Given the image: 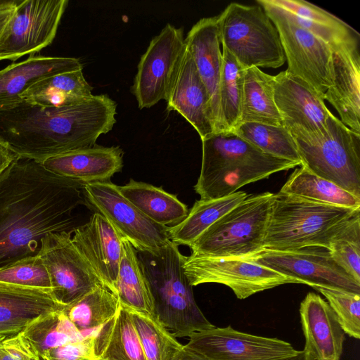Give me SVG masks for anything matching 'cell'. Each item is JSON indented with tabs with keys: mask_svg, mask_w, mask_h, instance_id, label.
I'll use <instances>...</instances> for the list:
<instances>
[{
	"mask_svg": "<svg viewBox=\"0 0 360 360\" xmlns=\"http://www.w3.org/2000/svg\"><path fill=\"white\" fill-rule=\"evenodd\" d=\"M83 185L18 157L0 175V267L37 255L50 233L72 232Z\"/></svg>",
	"mask_w": 360,
	"mask_h": 360,
	"instance_id": "obj_1",
	"label": "cell"
},
{
	"mask_svg": "<svg viewBox=\"0 0 360 360\" xmlns=\"http://www.w3.org/2000/svg\"><path fill=\"white\" fill-rule=\"evenodd\" d=\"M117 103L107 94L79 103L44 108L25 101L0 111V140L18 157L42 162L96 145L116 123Z\"/></svg>",
	"mask_w": 360,
	"mask_h": 360,
	"instance_id": "obj_2",
	"label": "cell"
},
{
	"mask_svg": "<svg viewBox=\"0 0 360 360\" xmlns=\"http://www.w3.org/2000/svg\"><path fill=\"white\" fill-rule=\"evenodd\" d=\"M201 141V169L194 186L200 200L226 197L245 185L300 165L268 155L233 131L213 133Z\"/></svg>",
	"mask_w": 360,
	"mask_h": 360,
	"instance_id": "obj_3",
	"label": "cell"
},
{
	"mask_svg": "<svg viewBox=\"0 0 360 360\" xmlns=\"http://www.w3.org/2000/svg\"><path fill=\"white\" fill-rule=\"evenodd\" d=\"M151 294L154 314L176 338L213 328L198 307L183 268L184 257L169 240L153 250H136Z\"/></svg>",
	"mask_w": 360,
	"mask_h": 360,
	"instance_id": "obj_4",
	"label": "cell"
},
{
	"mask_svg": "<svg viewBox=\"0 0 360 360\" xmlns=\"http://www.w3.org/2000/svg\"><path fill=\"white\" fill-rule=\"evenodd\" d=\"M359 210L273 193L264 250L285 251L310 246L328 250L334 236Z\"/></svg>",
	"mask_w": 360,
	"mask_h": 360,
	"instance_id": "obj_5",
	"label": "cell"
},
{
	"mask_svg": "<svg viewBox=\"0 0 360 360\" xmlns=\"http://www.w3.org/2000/svg\"><path fill=\"white\" fill-rule=\"evenodd\" d=\"M272 196L248 195L191 244V255L248 259L263 252Z\"/></svg>",
	"mask_w": 360,
	"mask_h": 360,
	"instance_id": "obj_6",
	"label": "cell"
},
{
	"mask_svg": "<svg viewBox=\"0 0 360 360\" xmlns=\"http://www.w3.org/2000/svg\"><path fill=\"white\" fill-rule=\"evenodd\" d=\"M217 19L222 48L245 69L278 68L285 62L277 29L259 5L231 3Z\"/></svg>",
	"mask_w": 360,
	"mask_h": 360,
	"instance_id": "obj_7",
	"label": "cell"
},
{
	"mask_svg": "<svg viewBox=\"0 0 360 360\" xmlns=\"http://www.w3.org/2000/svg\"><path fill=\"white\" fill-rule=\"evenodd\" d=\"M294 139L302 166L360 198V134L332 115L323 136Z\"/></svg>",
	"mask_w": 360,
	"mask_h": 360,
	"instance_id": "obj_8",
	"label": "cell"
},
{
	"mask_svg": "<svg viewBox=\"0 0 360 360\" xmlns=\"http://www.w3.org/2000/svg\"><path fill=\"white\" fill-rule=\"evenodd\" d=\"M279 34L287 71L323 94L333 81L332 47L300 26L292 16L270 0H257Z\"/></svg>",
	"mask_w": 360,
	"mask_h": 360,
	"instance_id": "obj_9",
	"label": "cell"
},
{
	"mask_svg": "<svg viewBox=\"0 0 360 360\" xmlns=\"http://www.w3.org/2000/svg\"><path fill=\"white\" fill-rule=\"evenodd\" d=\"M183 268L193 287L208 283L222 284L240 300L283 284H302L248 259L191 255L184 257Z\"/></svg>",
	"mask_w": 360,
	"mask_h": 360,
	"instance_id": "obj_10",
	"label": "cell"
},
{
	"mask_svg": "<svg viewBox=\"0 0 360 360\" xmlns=\"http://www.w3.org/2000/svg\"><path fill=\"white\" fill-rule=\"evenodd\" d=\"M186 51L182 28L171 24L152 39L141 57L131 89L140 109L167 100Z\"/></svg>",
	"mask_w": 360,
	"mask_h": 360,
	"instance_id": "obj_11",
	"label": "cell"
},
{
	"mask_svg": "<svg viewBox=\"0 0 360 360\" xmlns=\"http://www.w3.org/2000/svg\"><path fill=\"white\" fill-rule=\"evenodd\" d=\"M68 0H20L0 35V60L15 61L53 41Z\"/></svg>",
	"mask_w": 360,
	"mask_h": 360,
	"instance_id": "obj_12",
	"label": "cell"
},
{
	"mask_svg": "<svg viewBox=\"0 0 360 360\" xmlns=\"http://www.w3.org/2000/svg\"><path fill=\"white\" fill-rule=\"evenodd\" d=\"M83 192L87 202L101 213L135 250H155L170 240L168 227L158 224L146 217L122 195L119 186L110 181L83 185Z\"/></svg>",
	"mask_w": 360,
	"mask_h": 360,
	"instance_id": "obj_13",
	"label": "cell"
},
{
	"mask_svg": "<svg viewBox=\"0 0 360 360\" xmlns=\"http://www.w3.org/2000/svg\"><path fill=\"white\" fill-rule=\"evenodd\" d=\"M274 96L283 125L294 139L310 140L323 136L333 115L323 94L286 70L274 76Z\"/></svg>",
	"mask_w": 360,
	"mask_h": 360,
	"instance_id": "obj_14",
	"label": "cell"
},
{
	"mask_svg": "<svg viewBox=\"0 0 360 360\" xmlns=\"http://www.w3.org/2000/svg\"><path fill=\"white\" fill-rule=\"evenodd\" d=\"M37 255L48 271L54 297L64 306L103 284L73 243L72 232L48 234Z\"/></svg>",
	"mask_w": 360,
	"mask_h": 360,
	"instance_id": "obj_15",
	"label": "cell"
},
{
	"mask_svg": "<svg viewBox=\"0 0 360 360\" xmlns=\"http://www.w3.org/2000/svg\"><path fill=\"white\" fill-rule=\"evenodd\" d=\"M248 259L311 287L338 288L360 294V283L333 259L325 248L310 246L285 251L264 250Z\"/></svg>",
	"mask_w": 360,
	"mask_h": 360,
	"instance_id": "obj_16",
	"label": "cell"
},
{
	"mask_svg": "<svg viewBox=\"0 0 360 360\" xmlns=\"http://www.w3.org/2000/svg\"><path fill=\"white\" fill-rule=\"evenodd\" d=\"M186 346L210 360H292L302 350L276 338L255 335L231 326L196 332Z\"/></svg>",
	"mask_w": 360,
	"mask_h": 360,
	"instance_id": "obj_17",
	"label": "cell"
},
{
	"mask_svg": "<svg viewBox=\"0 0 360 360\" xmlns=\"http://www.w3.org/2000/svg\"><path fill=\"white\" fill-rule=\"evenodd\" d=\"M122 237L98 212L72 232V240L98 276L115 293L122 255Z\"/></svg>",
	"mask_w": 360,
	"mask_h": 360,
	"instance_id": "obj_18",
	"label": "cell"
},
{
	"mask_svg": "<svg viewBox=\"0 0 360 360\" xmlns=\"http://www.w3.org/2000/svg\"><path fill=\"white\" fill-rule=\"evenodd\" d=\"M333 49V81L323 94L340 121L360 134V55L359 42Z\"/></svg>",
	"mask_w": 360,
	"mask_h": 360,
	"instance_id": "obj_19",
	"label": "cell"
},
{
	"mask_svg": "<svg viewBox=\"0 0 360 360\" xmlns=\"http://www.w3.org/2000/svg\"><path fill=\"white\" fill-rule=\"evenodd\" d=\"M166 101L167 110L179 113L201 139L215 133L210 98L187 46Z\"/></svg>",
	"mask_w": 360,
	"mask_h": 360,
	"instance_id": "obj_20",
	"label": "cell"
},
{
	"mask_svg": "<svg viewBox=\"0 0 360 360\" xmlns=\"http://www.w3.org/2000/svg\"><path fill=\"white\" fill-rule=\"evenodd\" d=\"M300 315L303 350L313 360H340L345 333L327 301L314 292L307 293L300 303Z\"/></svg>",
	"mask_w": 360,
	"mask_h": 360,
	"instance_id": "obj_21",
	"label": "cell"
},
{
	"mask_svg": "<svg viewBox=\"0 0 360 360\" xmlns=\"http://www.w3.org/2000/svg\"><path fill=\"white\" fill-rule=\"evenodd\" d=\"M51 172L82 185L110 181L123 166L119 146L95 145L49 158L41 162Z\"/></svg>",
	"mask_w": 360,
	"mask_h": 360,
	"instance_id": "obj_22",
	"label": "cell"
},
{
	"mask_svg": "<svg viewBox=\"0 0 360 360\" xmlns=\"http://www.w3.org/2000/svg\"><path fill=\"white\" fill-rule=\"evenodd\" d=\"M185 41L210 98L215 133L220 132L219 88L223 58L217 16L198 21L188 32Z\"/></svg>",
	"mask_w": 360,
	"mask_h": 360,
	"instance_id": "obj_23",
	"label": "cell"
},
{
	"mask_svg": "<svg viewBox=\"0 0 360 360\" xmlns=\"http://www.w3.org/2000/svg\"><path fill=\"white\" fill-rule=\"evenodd\" d=\"M79 60L69 57L30 56L0 70V111L23 101L22 95L37 82L56 75L82 70Z\"/></svg>",
	"mask_w": 360,
	"mask_h": 360,
	"instance_id": "obj_24",
	"label": "cell"
},
{
	"mask_svg": "<svg viewBox=\"0 0 360 360\" xmlns=\"http://www.w3.org/2000/svg\"><path fill=\"white\" fill-rule=\"evenodd\" d=\"M51 291L0 283V324L22 331L32 321L63 309Z\"/></svg>",
	"mask_w": 360,
	"mask_h": 360,
	"instance_id": "obj_25",
	"label": "cell"
},
{
	"mask_svg": "<svg viewBox=\"0 0 360 360\" xmlns=\"http://www.w3.org/2000/svg\"><path fill=\"white\" fill-rule=\"evenodd\" d=\"M289 13L302 27L320 38L332 49L359 42V34L339 18L304 0H270Z\"/></svg>",
	"mask_w": 360,
	"mask_h": 360,
	"instance_id": "obj_26",
	"label": "cell"
},
{
	"mask_svg": "<svg viewBox=\"0 0 360 360\" xmlns=\"http://www.w3.org/2000/svg\"><path fill=\"white\" fill-rule=\"evenodd\" d=\"M94 354L96 359L146 360L130 314L122 304L115 316L96 330Z\"/></svg>",
	"mask_w": 360,
	"mask_h": 360,
	"instance_id": "obj_27",
	"label": "cell"
},
{
	"mask_svg": "<svg viewBox=\"0 0 360 360\" xmlns=\"http://www.w3.org/2000/svg\"><path fill=\"white\" fill-rule=\"evenodd\" d=\"M119 190L146 217L158 224L175 226L188 214L187 206L176 195L161 187L131 179L127 184L119 186Z\"/></svg>",
	"mask_w": 360,
	"mask_h": 360,
	"instance_id": "obj_28",
	"label": "cell"
},
{
	"mask_svg": "<svg viewBox=\"0 0 360 360\" xmlns=\"http://www.w3.org/2000/svg\"><path fill=\"white\" fill-rule=\"evenodd\" d=\"M92 89L85 79L82 70H79L56 75L37 82L22 95V99L44 108L64 107L89 98L93 96Z\"/></svg>",
	"mask_w": 360,
	"mask_h": 360,
	"instance_id": "obj_29",
	"label": "cell"
},
{
	"mask_svg": "<svg viewBox=\"0 0 360 360\" xmlns=\"http://www.w3.org/2000/svg\"><path fill=\"white\" fill-rule=\"evenodd\" d=\"M283 125L274 96V76L259 68L244 70L240 123Z\"/></svg>",
	"mask_w": 360,
	"mask_h": 360,
	"instance_id": "obj_30",
	"label": "cell"
},
{
	"mask_svg": "<svg viewBox=\"0 0 360 360\" xmlns=\"http://www.w3.org/2000/svg\"><path fill=\"white\" fill-rule=\"evenodd\" d=\"M247 196L245 192L238 191L226 197L195 201L181 222L168 227L169 240L177 245L189 247L207 228Z\"/></svg>",
	"mask_w": 360,
	"mask_h": 360,
	"instance_id": "obj_31",
	"label": "cell"
},
{
	"mask_svg": "<svg viewBox=\"0 0 360 360\" xmlns=\"http://www.w3.org/2000/svg\"><path fill=\"white\" fill-rule=\"evenodd\" d=\"M115 293L123 306L155 316L151 294L136 251L124 238Z\"/></svg>",
	"mask_w": 360,
	"mask_h": 360,
	"instance_id": "obj_32",
	"label": "cell"
},
{
	"mask_svg": "<svg viewBox=\"0 0 360 360\" xmlns=\"http://www.w3.org/2000/svg\"><path fill=\"white\" fill-rule=\"evenodd\" d=\"M120 305L117 295L101 284L65 306L63 311L83 337H86L94 335L96 330L115 316Z\"/></svg>",
	"mask_w": 360,
	"mask_h": 360,
	"instance_id": "obj_33",
	"label": "cell"
},
{
	"mask_svg": "<svg viewBox=\"0 0 360 360\" xmlns=\"http://www.w3.org/2000/svg\"><path fill=\"white\" fill-rule=\"evenodd\" d=\"M300 166L279 192L333 205L360 208L359 198Z\"/></svg>",
	"mask_w": 360,
	"mask_h": 360,
	"instance_id": "obj_34",
	"label": "cell"
},
{
	"mask_svg": "<svg viewBox=\"0 0 360 360\" xmlns=\"http://www.w3.org/2000/svg\"><path fill=\"white\" fill-rule=\"evenodd\" d=\"M63 309L39 316L21 331L41 356L49 349L84 338Z\"/></svg>",
	"mask_w": 360,
	"mask_h": 360,
	"instance_id": "obj_35",
	"label": "cell"
},
{
	"mask_svg": "<svg viewBox=\"0 0 360 360\" xmlns=\"http://www.w3.org/2000/svg\"><path fill=\"white\" fill-rule=\"evenodd\" d=\"M219 88L220 132L231 131L240 122L245 68L225 49Z\"/></svg>",
	"mask_w": 360,
	"mask_h": 360,
	"instance_id": "obj_36",
	"label": "cell"
},
{
	"mask_svg": "<svg viewBox=\"0 0 360 360\" xmlns=\"http://www.w3.org/2000/svg\"><path fill=\"white\" fill-rule=\"evenodd\" d=\"M231 131L268 155L301 165L295 141L284 126L243 122Z\"/></svg>",
	"mask_w": 360,
	"mask_h": 360,
	"instance_id": "obj_37",
	"label": "cell"
},
{
	"mask_svg": "<svg viewBox=\"0 0 360 360\" xmlns=\"http://www.w3.org/2000/svg\"><path fill=\"white\" fill-rule=\"evenodd\" d=\"M146 360H172L184 348L155 316L126 307Z\"/></svg>",
	"mask_w": 360,
	"mask_h": 360,
	"instance_id": "obj_38",
	"label": "cell"
},
{
	"mask_svg": "<svg viewBox=\"0 0 360 360\" xmlns=\"http://www.w3.org/2000/svg\"><path fill=\"white\" fill-rule=\"evenodd\" d=\"M328 250L333 259L360 283V210L334 236Z\"/></svg>",
	"mask_w": 360,
	"mask_h": 360,
	"instance_id": "obj_39",
	"label": "cell"
},
{
	"mask_svg": "<svg viewBox=\"0 0 360 360\" xmlns=\"http://www.w3.org/2000/svg\"><path fill=\"white\" fill-rule=\"evenodd\" d=\"M0 283L52 292L48 271L38 255L0 267Z\"/></svg>",
	"mask_w": 360,
	"mask_h": 360,
	"instance_id": "obj_40",
	"label": "cell"
},
{
	"mask_svg": "<svg viewBox=\"0 0 360 360\" xmlns=\"http://www.w3.org/2000/svg\"><path fill=\"white\" fill-rule=\"evenodd\" d=\"M327 300L345 334L360 338V294L342 289L312 286Z\"/></svg>",
	"mask_w": 360,
	"mask_h": 360,
	"instance_id": "obj_41",
	"label": "cell"
},
{
	"mask_svg": "<svg viewBox=\"0 0 360 360\" xmlns=\"http://www.w3.org/2000/svg\"><path fill=\"white\" fill-rule=\"evenodd\" d=\"M0 360H44L20 333H0Z\"/></svg>",
	"mask_w": 360,
	"mask_h": 360,
	"instance_id": "obj_42",
	"label": "cell"
},
{
	"mask_svg": "<svg viewBox=\"0 0 360 360\" xmlns=\"http://www.w3.org/2000/svg\"><path fill=\"white\" fill-rule=\"evenodd\" d=\"M94 335L49 349L41 357L44 360H96L94 354Z\"/></svg>",
	"mask_w": 360,
	"mask_h": 360,
	"instance_id": "obj_43",
	"label": "cell"
},
{
	"mask_svg": "<svg viewBox=\"0 0 360 360\" xmlns=\"http://www.w3.org/2000/svg\"><path fill=\"white\" fill-rule=\"evenodd\" d=\"M20 0H0V35Z\"/></svg>",
	"mask_w": 360,
	"mask_h": 360,
	"instance_id": "obj_44",
	"label": "cell"
},
{
	"mask_svg": "<svg viewBox=\"0 0 360 360\" xmlns=\"http://www.w3.org/2000/svg\"><path fill=\"white\" fill-rule=\"evenodd\" d=\"M18 156L0 140V175Z\"/></svg>",
	"mask_w": 360,
	"mask_h": 360,
	"instance_id": "obj_45",
	"label": "cell"
},
{
	"mask_svg": "<svg viewBox=\"0 0 360 360\" xmlns=\"http://www.w3.org/2000/svg\"><path fill=\"white\" fill-rule=\"evenodd\" d=\"M172 360H210L202 354L193 350L186 345Z\"/></svg>",
	"mask_w": 360,
	"mask_h": 360,
	"instance_id": "obj_46",
	"label": "cell"
},
{
	"mask_svg": "<svg viewBox=\"0 0 360 360\" xmlns=\"http://www.w3.org/2000/svg\"><path fill=\"white\" fill-rule=\"evenodd\" d=\"M292 360H313L304 350Z\"/></svg>",
	"mask_w": 360,
	"mask_h": 360,
	"instance_id": "obj_47",
	"label": "cell"
},
{
	"mask_svg": "<svg viewBox=\"0 0 360 360\" xmlns=\"http://www.w3.org/2000/svg\"><path fill=\"white\" fill-rule=\"evenodd\" d=\"M21 331L16 330L9 327L0 324V333H20Z\"/></svg>",
	"mask_w": 360,
	"mask_h": 360,
	"instance_id": "obj_48",
	"label": "cell"
},
{
	"mask_svg": "<svg viewBox=\"0 0 360 360\" xmlns=\"http://www.w3.org/2000/svg\"><path fill=\"white\" fill-rule=\"evenodd\" d=\"M96 360H105V359H97Z\"/></svg>",
	"mask_w": 360,
	"mask_h": 360,
	"instance_id": "obj_49",
	"label": "cell"
}]
</instances>
